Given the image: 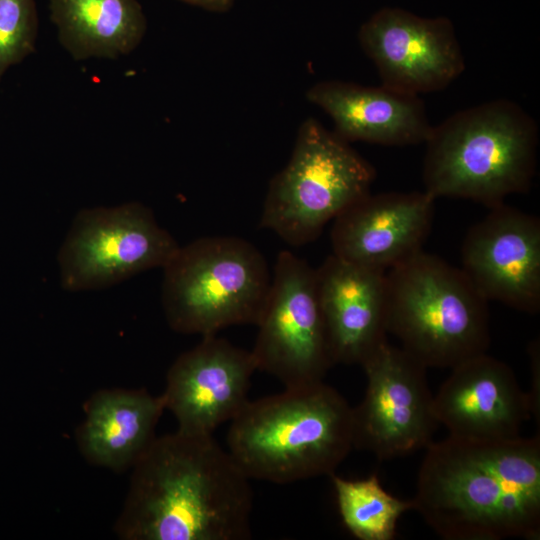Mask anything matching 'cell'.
<instances>
[{"label": "cell", "instance_id": "7", "mask_svg": "<svg viewBox=\"0 0 540 540\" xmlns=\"http://www.w3.org/2000/svg\"><path fill=\"white\" fill-rule=\"evenodd\" d=\"M374 167L314 118L299 127L287 165L270 181L260 227L291 246L315 240L324 226L370 193Z\"/></svg>", "mask_w": 540, "mask_h": 540}, {"label": "cell", "instance_id": "4", "mask_svg": "<svg viewBox=\"0 0 540 540\" xmlns=\"http://www.w3.org/2000/svg\"><path fill=\"white\" fill-rule=\"evenodd\" d=\"M424 191L492 208L527 192L536 173L539 129L509 99L460 110L431 127L425 140Z\"/></svg>", "mask_w": 540, "mask_h": 540}, {"label": "cell", "instance_id": "18", "mask_svg": "<svg viewBox=\"0 0 540 540\" xmlns=\"http://www.w3.org/2000/svg\"><path fill=\"white\" fill-rule=\"evenodd\" d=\"M84 408L78 449L90 464L116 472L132 468L147 450L165 410L161 395L121 388L96 391Z\"/></svg>", "mask_w": 540, "mask_h": 540}, {"label": "cell", "instance_id": "11", "mask_svg": "<svg viewBox=\"0 0 540 540\" xmlns=\"http://www.w3.org/2000/svg\"><path fill=\"white\" fill-rule=\"evenodd\" d=\"M358 39L382 85L401 92L443 90L465 70L454 25L447 17L426 18L383 7L361 25Z\"/></svg>", "mask_w": 540, "mask_h": 540}, {"label": "cell", "instance_id": "12", "mask_svg": "<svg viewBox=\"0 0 540 540\" xmlns=\"http://www.w3.org/2000/svg\"><path fill=\"white\" fill-rule=\"evenodd\" d=\"M461 270L487 300L540 310V220L499 204L473 225L461 248Z\"/></svg>", "mask_w": 540, "mask_h": 540}, {"label": "cell", "instance_id": "19", "mask_svg": "<svg viewBox=\"0 0 540 540\" xmlns=\"http://www.w3.org/2000/svg\"><path fill=\"white\" fill-rule=\"evenodd\" d=\"M50 17L73 59H115L142 41L147 21L137 0H49Z\"/></svg>", "mask_w": 540, "mask_h": 540}, {"label": "cell", "instance_id": "13", "mask_svg": "<svg viewBox=\"0 0 540 540\" xmlns=\"http://www.w3.org/2000/svg\"><path fill=\"white\" fill-rule=\"evenodd\" d=\"M257 366L251 350L214 335L182 353L170 366L161 394L164 407L188 433L213 435L249 401Z\"/></svg>", "mask_w": 540, "mask_h": 540}, {"label": "cell", "instance_id": "5", "mask_svg": "<svg viewBox=\"0 0 540 540\" xmlns=\"http://www.w3.org/2000/svg\"><path fill=\"white\" fill-rule=\"evenodd\" d=\"M387 333L426 368L486 353L488 301L461 268L423 250L386 271Z\"/></svg>", "mask_w": 540, "mask_h": 540}, {"label": "cell", "instance_id": "8", "mask_svg": "<svg viewBox=\"0 0 540 540\" xmlns=\"http://www.w3.org/2000/svg\"><path fill=\"white\" fill-rule=\"evenodd\" d=\"M179 248L140 202L77 212L57 262L61 287L79 292L111 287L143 271L163 268Z\"/></svg>", "mask_w": 540, "mask_h": 540}, {"label": "cell", "instance_id": "2", "mask_svg": "<svg viewBox=\"0 0 540 540\" xmlns=\"http://www.w3.org/2000/svg\"><path fill=\"white\" fill-rule=\"evenodd\" d=\"M413 510L446 540L540 537V436L432 441Z\"/></svg>", "mask_w": 540, "mask_h": 540}, {"label": "cell", "instance_id": "23", "mask_svg": "<svg viewBox=\"0 0 540 540\" xmlns=\"http://www.w3.org/2000/svg\"><path fill=\"white\" fill-rule=\"evenodd\" d=\"M187 4L201 7L211 12H226L232 8L236 0H181Z\"/></svg>", "mask_w": 540, "mask_h": 540}, {"label": "cell", "instance_id": "6", "mask_svg": "<svg viewBox=\"0 0 540 540\" xmlns=\"http://www.w3.org/2000/svg\"><path fill=\"white\" fill-rule=\"evenodd\" d=\"M162 306L176 332L214 335L257 325L271 286L263 254L234 236H208L179 246L163 267Z\"/></svg>", "mask_w": 540, "mask_h": 540}, {"label": "cell", "instance_id": "16", "mask_svg": "<svg viewBox=\"0 0 540 540\" xmlns=\"http://www.w3.org/2000/svg\"><path fill=\"white\" fill-rule=\"evenodd\" d=\"M315 270L332 360L361 365L387 339L386 271L334 254Z\"/></svg>", "mask_w": 540, "mask_h": 540}, {"label": "cell", "instance_id": "15", "mask_svg": "<svg viewBox=\"0 0 540 540\" xmlns=\"http://www.w3.org/2000/svg\"><path fill=\"white\" fill-rule=\"evenodd\" d=\"M435 198L426 191L367 194L334 220V255L387 271L422 251L434 218Z\"/></svg>", "mask_w": 540, "mask_h": 540}, {"label": "cell", "instance_id": "3", "mask_svg": "<svg viewBox=\"0 0 540 540\" xmlns=\"http://www.w3.org/2000/svg\"><path fill=\"white\" fill-rule=\"evenodd\" d=\"M227 450L250 480L330 476L354 448L353 407L324 381L249 400L230 421Z\"/></svg>", "mask_w": 540, "mask_h": 540}, {"label": "cell", "instance_id": "22", "mask_svg": "<svg viewBox=\"0 0 540 540\" xmlns=\"http://www.w3.org/2000/svg\"><path fill=\"white\" fill-rule=\"evenodd\" d=\"M528 354L530 359V368H531V389L528 392L531 405H532V414L537 418L539 423L540 416V345L539 340L534 339L530 342L528 347Z\"/></svg>", "mask_w": 540, "mask_h": 540}, {"label": "cell", "instance_id": "20", "mask_svg": "<svg viewBox=\"0 0 540 540\" xmlns=\"http://www.w3.org/2000/svg\"><path fill=\"white\" fill-rule=\"evenodd\" d=\"M330 478L343 525L359 540H393L398 520L413 510L411 499L387 492L376 474L346 479L333 473Z\"/></svg>", "mask_w": 540, "mask_h": 540}, {"label": "cell", "instance_id": "9", "mask_svg": "<svg viewBox=\"0 0 540 540\" xmlns=\"http://www.w3.org/2000/svg\"><path fill=\"white\" fill-rule=\"evenodd\" d=\"M251 353L257 370L285 388L324 381L334 366L319 303L316 270L289 250L278 253Z\"/></svg>", "mask_w": 540, "mask_h": 540}, {"label": "cell", "instance_id": "1", "mask_svg": "<svg viewBox=\"0 0 540 540\" xmlns=\"http://www.w3.org/2000/svg\"><path fill=\"white\" fill-rule=\"evenodd\" d=\"M114 531L123 540H247L253 491L213 435L155 437L131 468Z\"/></svg>", "mask_w": 540, "mask_h": 540}, {"label": "cell", "instance_id": "21", "mask_svg": "<svg viewBox=\"0 0 540 540\" xmlns=\"http://www.w3.org/2000/svg\"><path fill=\"white\" fill-rule=\"evenodd\" d=\"M37 32L34 0H0V79L34 51Z\"/></svg>", "mask_w": 540, "mask_h": 540}, {"label": "cell", "instance_id": "17", "mask_svg": "<svg viewBox=\"0 0 540 540\" xmlns=\"http://www.w3.org/2000/svg\"><path fill=\"white\" fill-rule=\"evenodd\" d=\"M306 97L330 116L333 131L347 142L415 145L425 142L432 127L419 95L382 84L321 81L310 87Z\"/></svg>", "mask_w": 540, "mask_h": 540}, {"label": "cell", "instance_id": "10", "mask_svg": "<svg viewBox=\"0 0 540 540\" xmlns=\"http://www.w3.org/2000/svg\"><path fill=\"white\" fill-rule=\"evenodd\" d=\"M366 389L353 408L354 448L389 460L425 449L439 425L427 368L384 340L361 364Z\"/></svg>", "mask_w": 540, "mask_h": 540}, {"label": "cell", "instance_id": "14", "mask_svg": "<svg viewBox=\"0 0 540 540\" xmlns=\"http://www.w3.org/2000/svg\"><path fill=\"white\" fill-rule=\"evenodd\" d=\"M433 408L449 435L471 439L518 437L533 416L529 394L512 368L487 352L451 368L433 395Z\"/></svg>", "mask_w": 540, "mask_h": 540}]
</instances>
